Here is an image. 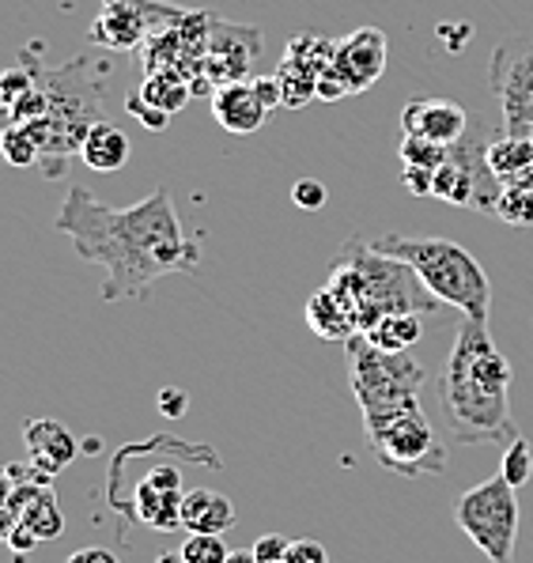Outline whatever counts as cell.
<instances>
[{"mask_svg": "<svg viewBox=\"0 0 533 563\" xmlns=\"http://www.w3.org/2000/svg\"><path fill=\"white\" fill-rule=\"evenodd\" d=\"M54 223L84 262L102 265V302L144 299L163 276L197 273L201 262V246L182 231L167 186L129 208H110L91 189L73 186Z\"/></svg>", "mask_w": 533, "mask_h": 563, "instance_id": "1", "label": "cell"}, {"mask_svg": "<svg viewBox=\"0 0 533 563\" xmlns=\"http://www.w3.org/2000/svg\"><path fill=\"white\" fill-rule=\"evenodd\" d=\"M440 405L458 446H507L519 439V423L511 416V363L496 352L485 318L458 322L440 375Z\"/></svg>", "mask_w": 533, "mask_h": 563, "instance_id": "2", "label": "cell"}, {"mask_svg": "<svg viewBox=\"0 0 533 563\" xmlns=\"http://www.w3.org/2000/svg\"><path fill=\"white\" fill-rule=\"evenodd\" d=\"M325 288L333 291L367 333L382 314H432L443 302L424 288L412 265L390 254H378L367 239H352L330 265Z\"/></svg>", "mask_w": 533, "mask_h": 563, "instance_id": "3", "label": "cell"}, {"mask_svg": "<svg viewBox=\"0 0 533 563\" xmlns=\"http://www.w3.org/2000/svg\"><path fill=\"white\" fill-rule=\"evenodd\" d=\"M367 242L378 254H390L398 262L412 265V273L424 280V288L446 307H458L466 318H485L488 322L492 280L462 242L432 235H378Z\"/></svg>", "mask_w": 533, "mask_h": 563, "instance_id": "4", "label": "cell"}, {"mask_svg": "<svg viewBox=\"0 0 533 563\" xmlns=\"http://www.w3.org/2000/svg\"><path fill=\"white\" fill-rule=\"evenodd\" d=\"M367 439L382 470L398 476H427L446 470V446L435 435L432 420L424 416V405L409 401L378 416H364Z\"/></svg>", "mask_w": 533, "mask_h": 563, "instance_id": "5", "label": "cell"}, {"mask_svg": "<svg viewBox=\"0 0 533 563\" xmlns=\"http://www.w3.org/2000/svg\"><path fill=\"white\" fill-rule=\"evenodd\" d=\"M345 344H348V383L359 401V412L378 416L386 409L417 401L420 386H424V367H420V360H412L409 352L375 349L364 333H356Z\"/></svg>", "mask_w": 533, "mask_h": 563, "instance_id": "6", "label": "cell"}, {"mask_svg": "<svg viewBox=\"0 0 533 563\" xmlns=\"http://www.w3.org/2000/svg\"><path fill=\"white\" fill-rule=\"evenodd\" d=\"M458 530L488 556V563H514V541H519V488L503 481V473L488 476L462 492L454 507Z\"/></svg>", "mask_w": 533, "mask_h": 563, "instance_id": "7", "label": "cell"}, {"mask_svg": "<svg viewBox=\"0 0 533 563\" xmlns=\"http://www.w3.org/2000/svg\"><path fill=\"white\" fill-rule=\"evenodd\" d=\"M488 84L500 102L503 133L533 136V38H507L496 46Z\"/></svg>", "mask_w": 533, "mask_h": 563, "instance_id": "8", "label": "cell"}, {"mask_svg": "<svg viewBox=\"0 0 533 563\" xmlns=\"http://www.w3.org/2000/svg\"><path fill=\"white\" fill-rule=\"evenodd\" d=\"M182 481H178V470L163 465V470H152L136 484L133 492V515L141 518L144 526L159 533H175L182 530Z\"/></svg>", "mask_w": 533, "mask_h": 563, "instance_id": "9", "label": "cell"}, {"mask_svg": "<svg viewBox=\"0 0 533 563\" xmlns=\"http://www.w3.org/2000/svg\"><path fill=\"white\" fill-rule=\"evenodd\" d=\"M333 68L341 73L352 95L367 91L386 73V34L378 27H356L345 34L333 49Z\"/></svg>", "mask_w": 533, "mask_h": 563, "instance_id": "10", "label": "cell"}, {"mask_svg": "<svg viewBox=\"0 0 533 563\" xmlns=\"http://www.w3.org/2000/svg\"><path fill=\"white\" fill-rule=\"evenodd\" d=\"M401 129L412 136H427L435 144H458L469 129V114L466 107L451 99H435V95H417V99L406 102L401 110Z\"/></svg>", "mask_w": 533, "mask_h": 563, "instance_id": "11", "label": "cell"}, {"mask_svg": "<svg viewBox=\"0 0 533 563\" xmlns=\"http://www.w3.org/2000/svg\"><path fill=\"white\" fill-rule=\"evenodd\" d=\"M23 443H27V457L34 470L57 476L73 465V457L80 454V443L73 439V431L65 423L49 420V416H31L23 423Z\"/></svg>", "mask_w": 533, "mask_h": 563, "instance_id": "12", "label": "cell"}, {"mask_svg": "<svg viewBox=\"0 0 533 563\" xmlns=\"http://www.w3.org/2000/svg\"><path fill=\"white\" fill-rule=\"evenodd\" d=\"M212 114H216L220 125L235 136H251L269 121V110H265V102L257 99L251 80L220 84V88L212 91Z\"/></svg>", "mask_w": 533, "mask_h": 563, "instance_id": "13", "label": "cell"}, {"mask_svg": "<svg viewBox=\"0 0 533 563\" xmlns=\"http://www.w3.org/2000/svg\"><path fill=\"white\" fill-rule=\"evenodd\" d=\"M238 510L227 496L212 488H193L182 499V530L186 533H227L235 530Z\"/></svg>", "mask_w": 533, "mask_h": 563, "instance_id": "14", "label": "cell"}, {"mask_svg": "<svg viewBox=\"0 0 533 563\" xmlns=\"http://www.w3.org/2000/svg\"><path fill=\"white\" fill-rule=\"evenodd\" d=\"M485 159H488V167H492V175L500 178V186L526 181L533 178V136L492 133L488 136Z\"/></svg>", "mask_w": 533, "mask_h": 563, "instance_id": "15", "label": "cell"}, {"mask_svg": "<svg viewBox=\"0 0 533 563\" xmlns=\"http://www.w3.org/2000/svg\"><path fill=\"white\" fill-rule=\"evenodd\" d=\"M80 159L99 175H114L129 163V136L110 121H95L80 144Z\"/></svg>", "mask_w": 533, "mask_h": 563, "instance_id": "16", "label": "cell"}, {"mask_svg": "<svg viewBox=\"0 0 533 563\" xmlns=\"http://www.w3.org/2000/svg\"><path fill=\"white\" fill-rule=\"evenodd\" d=\"M307 325L314 329L322 341H352L359 333L352 310L333 296L330 288H318L311 299H307Z\"/></svg>", "mask_w": 533, "mask_h": 563, "instance_id": "17", "label": "cell"}, {"mask_svg": "<svg viewBox=\"0 0 533 563\" xmlns=\"http://www.w3.org/2000/svg\"><path fill=\"white\" fill-rule=\"evenodd\" d=\"M420 333H424L420 314H382L364 336L382 352H412V344L420 341Z\"/></svg>", "mask_w": 533, "mask_h": 563, "instance_id": "18", "label": "cell"}, {"mask_svg": "<svg viewBox=\"0 0 533 563\" xmlns=\"http://www.w3.org/2000/svg\"><path fill=\"white\" fill-rule=\"evenodd\" d=\"M496 220L511 223V228H533V178L503 186L492 208Z\"/></svg>", "mask_w": 533, "mask_h": 563, "instance_id": "19", "label": "cell"}, {"mask_svg": "<svg viewBox=\"0 0 533 563\" xmlns=\"http://www.w3.org/2000/svg\"><path fill=\"white\" fill-rule=\"evenodd\" d=\"M136 91H141L148 102H156L159 110H167V114H178V110L189 102V91L193 88L178 80L175 73H148V80H144Z\"/></svg>", "mask_w": 533, "mask_h": 563, "instance_id": "20", "label": "cell"}, {"mask_svg": "<svg viewBox=\"0 0 533 563\" xmlns=\"http://www.w3.org/2000/svg\"><path fill=\"white\" fill-rule=\"evenodd\" d=\"M0 155H4L12 167H34L42 148H38V141H34L31 129L15 121L12 129H4V133H0Z\"/></svg>", "mask_w": 533, "mask_h": 563, "instance_id": "21", "label": "cell"}, {"mask_svg": "<svg viewBox=\"0 0 533 563\" xmlns=\"http://www.w3.org/2000/svg\"><path fill=\"white\" fill-rule=\"evenodd\" d=\"M500 473H503V481L511 484V488H522V484H530V476H533V446L522 435L511 439V443L503 446Z\"/></svg>", "mask_w": 533, "mask_h": 563, "instance_id": "22", "label": "cell"}, {"mask_svg": "<svg viewBox=\"0 0 533 563\" xmlns=\"http://www.w3.org/2000/svg\"><path fill=\"white\" fill-rule=\"evenodd\" d=\"M446 152H451L446 144H435V141H427V136H412V133L401 136V148H398L401 167H427V170L440 167L446 159Z\"/></svg>", "mask_w": 533, "mask_h": 563, "instance_id": "23", "label": "cell"}, {"mask_svg": "<svg viewBox=\"0 0 533 563\" xmlns=\"http://www.w3.org/2000/svg\"><path fill=\"white\" fill-rule=\"evenodd\" d=\"M178 552L186 556V563H227L231 556L223 533H189Z\"/></svg>", "mask_w": 533, "mask_h": 563, "instance_id": "24", "label": "cell"}, {"mask_svg": "<svg viewBox=\"0 0 533 563\" xmlns=\"http://www.w3.org/2000/svg\"><path fill=\"white\" fill-rule=\"evenodd\" d=\"M125 107H129V114L141 121L144 129H152V133H159V129H167V125H170V114H167V110H159L156 102H148L141 91H129Z\"/></svg>", "mask_w": 533, "mask_h": 563, "instance_id": "25", "label": "cell"}, {"mask_svg": "<svg viewBox=\"0 0 533 563\" xmlns=\"http://www.w3.org/2000/svg\"><path fill=\"white\" fill-rule=\"evenodd\" d=\"M325 201H330V189L322 186V181L314 178H299L296 186H291V205H299L303 212H318Z\"/></svg>", "mask_w": 533, "mask_h": 563, "instance_id": "26", "label": "cell"}, {"mask_svg": "<svg viewBox=\"0 0 533 563\" xmlns=\"http://www.w3.org/2000/svg\"><path fill=\"white\" fill-rule=\"evenodd\" d=\"M288 549H291L288 537H280V533H265V537H257L254 556H257V563H288Z\"/></svg>", "mask_w": 533, "mask_h": 563, "instance_id": "27", "label": "cell"}, {"mask_svg": "<svg viewBox=\"0 0 533 563\" xmlns=\"http://www.w3.org/2000/svg\"><path fill=\"white\" fill-rule=\"evenodd\" d=\"M401 186H406L412 197H432L435 170H427V167H406V170H401Z\"/></svg>", "mask_w": 533, "mask_h": 563, "instance_id": "28", "label": "cell"}, {"mask_svg": "<svg viewBox=\"0 0 533 563\" xmlns=\"http://www.w3.org/2000/svg\"><path fill=\"white\" fill-rule=\"evenodd\" d=\"M345 95H352L348 91V84L341 80V73L337 68H322V73H318V99H325V102H337V99H345Z\"/></svg>", "mask_w": 533, "mask_h": 563, "instance_id": "29", "label": "cell"}, {"mask_svg": "<svg viewBox=\"0 0 533 563\" xmlns=\"http://www.w3.org/2000/svg\"><path fill=\"white\" fill-rule=\"evenodd\" d=\"M288 563H330V556H325V549L311 541V537H296L288 549Z\"/></svg>", "mask_w": 533, "mask_h": 563, "instance_id": "30", "label": "cell"}, {"mask_svg": "<svg viewBox=\"0 0 533 563\" xmlns=\"http://www.w3.org/2000/svg\"><path fill=\"white\" fill-rule=\"evenodd\" d=\"M254 84V91H257V99L265 102V110H280L284 107V88H280V80L277 76H257V80H251Z\"/></svg>", "mask_w": 533, "mask_h": 563, "instance_id": "31", "label": "cell"}, {"mask_svg": "<svg viewBox=\"0 0 533 563\" xmlns=\"http://www.w3.org/2000/svg\"><path fill=\"white\" fill-rule=\"evenodd\" d=\"M440 38L446 42V46H451V54H462V49H466V42L473 38V27L469 23H440Z\"/></svg>", "mask_w": 533, "mask_h": 563, "instance_id": "32", "label": "cell"}, {"mask_svg": "<svg viewBox=\"0 0 533 563\" xmlns=\"http://www.w3.org/2000/svg\"><path fill=\"white\" fill-rule=\"evenodd\" d=\"M159 412L163 416H182L186 412V394H182V389H163V394H159Z\"/></svg>", "mask_w": 533, "mask_h": 563, "instance_id": "33", "label": "cell"}, {"mask_svg": "<svg viewBox=\"0 0 533 563\" xmlns=\"http://www.w3.org/2000/svg\"><path fill=\"white\" fill-rule=\"evenodd\" d=\"M68 563H118V556L110 549H80V552H73V556H68Z\"/></svg>", "mask_w": 533, "mask_h": 563, "instance_id": "34", "label": "cell"}, {"mask_svg": "<svg viewBox=\"0 0 533 563\" xmlns=\"http://www.w3.org/2000/svg\"><path fill=\"white\" fill-rule=\"evenodd\" d=\"M8 499H12V473L8 465H0V507H8Z\"/></svg>", "mask_w": 533, "mask_h": 563, "instance_id": "35", "label": "cell"}, {"mask_svg": "<svg viewBox=\"0 0 533 563\" xmlns=\"http://www.w3.org/2000/svg\"><path fill=\"white\" fill-rule=\"evenodd\" d=\"M227 563H257V556H254V549H235L227 556Z\"/></svg>", "mask_w": 533, "mask_h": 563, "instance_id": "36", "label": "cell"}, {"mask_svg": "<svg viewBox=\"0 0 533 563\" xmlns=\"http://www.w3.org/2000/svg\"><path fill=\"white\" fill-rule=\"evenodd\" d=\"M156 563H186L182 552H163V556H156Z\"/></svg>", "mask_w": 533, "mask_h": 563, "instance_id": "37", "label": "cell"}]
</instances>
